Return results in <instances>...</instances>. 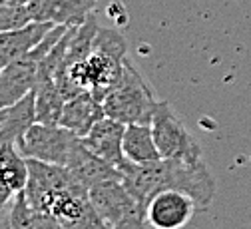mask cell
I'll list each match as a JSON object with an SVG mask.
<instances>
[{
	"label": "cell",
	"mask_w": 251,
	"mask_h": 229,
	"mask_svg": "<svg viewBox=\"0 0 251 229\" xmlns=\"http://www.w3.org/2000/svg\"><path fill=\"white\" fill-rule=\"evenodd\" d=\"M28 183V157L20 152L18 144H0V189L16 195Z\"/></svg>",
	"instance_id": "obj_16"
},
{
	"label": "cell",
	"mask_w": 251,
	"mask_h": 229,
	"mask_svg": "<svg viewBox=\"0 0 251 229\" xmlns=\"http://www.w3.org/2000/svg\"><path fill=\"white\" fill-rule=\"evenodd\" d=\"M8 209H10V205H8L6 209L0 211V229H10V223H8Z\"/></svg>",
	"instance_id": "obj_22"
},
{
	"label": "cell",
	"mask_w": 251,
	"mask_h": 229,
	"mask_svg": "<svg viewBox=\"0 0 251 229\" xmlns=\"http://www.w3.org/2000/svg\"><path fill=\"white\" fill-rule=\"evenodd\" d=\"M2 4H6V0H0V6H2Z\"/></svg>",
	"instance_id": "obj_24"
},
{
	"label": "cell",
	"mask_w": 251,
	"mask_h": 229,
	"mask_svg": "<svg viewBox=\"0 0 251 229\" xmlns=\"http://www.w3.org/2000/svg\"><path fill=\"white\" fill-rule=\"evenodd\" d=\"M72 176L86 187L90 189L92 185H96L100 181H106V179H118L122 178L120 170L116 166H112V163H108L106 159L98 157L96 153H92L80 140L78 148L74 150L68 166H66Z\"/></svg>",
	"instance_id": "obj_14"
},
{
	"label": "cell",
	"mask_w": 251,
	"mask_h": 229,
	"mask_svg": "<svg viewBox=\"0 0 251 229\" xmlns=\"http://www.w3.org/2000/svg\"><path fill=\"white\" fill-rule=\"evenodd\" d=\"M124 132H126V124L104 116L102 120L94 124L90 132L80 140L92 153H96L98 157L106 159L108 163L122 170V166L128 161V157L124 155V148H122Z\"/></svg>",
	"instance_id": "obj_10"
},
{
	"label": "cell",
	"mask_w": 251,
	"mask_h": 229,
	"mask_svg": "<svg viewBox=\"0 0 251 229\" xmlns=\"http://www.w3.org/2000/svg\"><path fill=\"white\" fill-rule=\"evenodd\" d=\"M54 26L56 24L50 22H30L22 28L2 32L0 34V70L38 46Z\"/></svg>",
	"instance_id": "obj_13"
},
{
	"label": "cell",
	"mask_w": 251,
	"mask_h": 229,
	"mask_svg": "<svg viewBox=\"0 0 251 229\" xmlns=\"http://www.w3.org/2000/svg\"><path fill=\"white\" fill-rule=\"evenodd\" d=\"M198 204L177 189H162L146 205V217L153 229H183L198 211Z\"/></svg>",
	"instance_id": "obj_9"
},
{
	"label": "cell",
	"mask_w": 251,
	"mask_h": 229,
	"mask_svg": "<svg viewBox=\"0 0 251 229\" xmlns=\"http://www.w3.org/2000/svg\"><path fill=\"white\" fill-rule=\"evenodd\" d=\"M126 60V40L118 30L98 28L92 52L68 68L58 66L54 82L64 100L90 92L102 102L108 90L118 82Z\"/></svg>",
	"instance_id": "obj_2"
},
{
	"label": "cell",
	"mask_w": 251,
	"mask_h": 229,
	"mask_svg": "<svg viewBox=\"0 0 251 229\" xmlns=\"http://www.w3.org/2000/svg\"><path fill=\"white\" fill-rule=\"evenodd\" d=\"M26 6L32 22L78 26L94 12L96 0H30Z\"/></svg>",
	"instance_id": "obj_11"
},
{
	"label": "cell",
	"mask_w": 251,
	"mask_h": 229,
	"mask_svg": "<svg viewBox=\"0 0 251 229\" xmlns=\"http://www.w3.org/2000/svg\"><path fill=\"white\" fill-rule=\"evenodd\" d=\"M122 148L124 155L132 163H151L162 159L158 148H155L150 124H126Z\"/></svg>",
	"instance_id": "obj_17"
},
{
	"label": "cell",
	"mask_w": 251,
	"mask_h": 229,
	"mask_svg": "<svg viewBox=\"0 0 251 229\" xmlns=\"http://www.w3.org/2000/svg\"><path fill=\"white\" fill-rule=\"evenodd\" d=\"M151 134L160 155L164 159L201 161V148L187 132L183 122L174 114L172 106L164 100L158 102L151 116Z\"/></svg>",
	"instance_id": "obj_6"
},
{
	"label": "cell",
	"mask_w": 251,
	"mask_h": 229,
	"mask_svg": "<svg viewBox=\"0 0 251 229\" xmlns=\"http://www.w3.org/2000/svg\"><path fill=\"white\" fill-rule=\"evenodd\" d=\"M80 138L60 124H32L18 144L20 152L28 159H38L56 166H68L78 148Z\"/></svg>",
	"instance_id": "obj_7"
},
{
	"label": "cell",
	"mask_w": 251,
	"mask_h": 229,
	"mask_svg": "<svg viewBox=\"0 0 251 229\" xmlns=\"http://www.w3.org/2000/svg\"><path fill=\"white\" fill-rule=\"evenodd\" d=\"M32 124H36L34 90L26 94L22 100L14 102L12 106L0 108V144L4 142L20 144Z\"/></svg>",
	"instance_id": "obj_15"
},
{
	"label": "cell",
	"mask_w": 251,
	"mask_h": 229,
	"mask_svg": "<svg viewBox=\"0 0 251 229\" xmlns=\"http://www.w3.org/2000/svg\"><path fill=\"white\" fill-rule=\"evenodd\" d=\"M158 102L150 84L126 58L122 74L104 96L102 106L108 118L122 124H150Z\"/></svg>",
	"instance_id": "obj_3"
},
{
	"label": "cell",
	"mask_w": 251,
	"mask_h": 229,
	"mask_svg": "<svg viewBox=\"0 0 251 229\" xmlns=\"http://www.w3.org/2000/svg\"><path fill=\"white\" fill-rule=\"evenodd\" d=\"M8 223H10V229H36V213L32 205H30L24 189L18 191L10 202Z\"/></svg>",
	"instance_id": "obj_19"
},
{
	"label": "cell",
	"mask_w": 251,
	"mask_h": 229,
	"mask_svg": "<svg viewBox=\"0 0 251 229\" xmlns=\"http://www.w3.org/2000/svg\"><path fill=\"white\" fill-rule=\"evenodd\" d=\"M120 174L126 189L144 209L148 202L162 189H177L187 193L201 209L209 207L215 198V179L203 159L185 161L162 157L151 163H132L128 159L122 166Z\"/></svg>",
	"instance_id": "obj_1"
},
{
	"label": "cell",
	"mask_w": 251,
	"mask_h": 229,
	"mask_svg": "<svg viewBox=\"0 0 251 229\" xmlns=\"http://www.w3.org/2000/svg\"><path fill=\"white\" fill-rule=\"evenodd\" d=\"M6 2H8V4H22V6H26L30 0H6Z\"/></svg>",
	"instance_id": "obj_23"
},
{
	"label": "cell",
	"mask_w": 251,
	"mask_h": 229,
	"mask_svg": "<svg viewBox=\"0 0 251 229\" xmlns=\"http://www.w3.org/2000/svg\"><path fill=\"white\" fill-rule=\"evenodd\" d=\"M104 116V106L98 98L90 92H82L64 102L58 124L74 132L78 138H84L92 129V126Z\"/></svg>",
	"instance_id": "obj_12"
},
{
	"label": "cell",
	"mask_w": 251,
	"mask_h": 229,
	"mask_svg": "<svg viewBox=\"0 0 251 229\" xmlns=\"http://www.w3.org/2000/svg\"><path fill=\"white\" fill-rule=\"evenodd\" d=\"M48 211L66 229H108L94 209L88 189L78 179L54 195Z\"/></svg>",
	"instance_id": "obj_8"
},
{
	"label": "cell",
	"mask_w": 251,
	"mask_h": 229,
	"mask_svg": "<svg viewBox=\"0 0 251 229\" xmlns=\"http://www.w3.org/2000/svg\"><path fill=\"white\" fill-rule=\"evenodd\" d=\"M64 98H62L54 78L38 76L34 86V104H36V122L40 124H58L64 108Z\"/></svg>",
	"instance_id": "obj_18"
},
{
	"label": "cell",
	"mask_w": 251,
	"mask_h": 229,
	"mask_svg": "<svg viewBox=\"0 0 251 229\" xmlns=\"http://www.w3.org/2000/svg\"><path fill=\"white\" fill-rule=\"evenodd\" d=\"M90 202L108 229H153L146 209L126 189L122 178L106 179L88 189Z\"/></svg>",
	"instance_id": "obj_4"
},
{
	"label": "cell",
	"mask_w": 251,
	"mask_h": 229,
	"mask_svg": "<svg viewBox=\"0 0 251 229\" xmlns=\"http://www.w3.org/2000/svg\"><path fill=\"white\" fill-rule=\"evenodd\" d=\"M70 26H62L56 24L48 34L42 38L38 46H34L28 54L22 58L10 62L8 66L0 70V108L12 106L14 102L22 100L26 94H30L36 86L38 80V70H40V62L48 54V50L66 34V30Z\"/></svg>",
	"instance_id": "obj_5"
},
{
	"label": "cell",
	"mask_w": 251,
	"mask_h": 229,
	"mask_svg": "<svg viewBox=\"0 0 251 229\" xmlns=\"http://www.w3.org/2000/svg\"><path fill=\"white\" fill-rule=\"evenodd\" d=\"M34 213H36V229H66L50 211H34Z\"/></svg>",
	"instance_id": "obj_21"
},
{
	"label": "cell",
	"mask_w": 251,
	"mask_h": 229,
	"mask_svg": "<svg viewBox=\"0 0 251 229\" xmlns=\"http://www.w3.org/2000/svg\"><path fill=\"white\" fill-rule=\"evenodd\" d=\"M30 22H32V18H30L28 6L8 4V2L0 6V34H2V32H8V30L22 28Z\"/></svg>",
	"instance_id": "obj_20"
}]
</instances>
